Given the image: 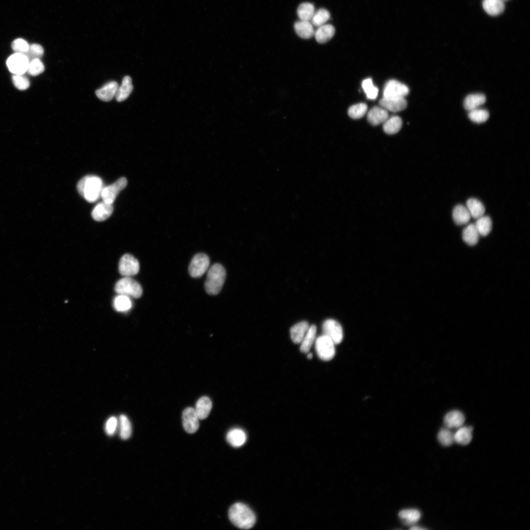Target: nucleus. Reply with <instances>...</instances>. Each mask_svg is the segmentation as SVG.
<instances>
[{"label": "nucleus", "mask_w": 530, "mask_h": 530, "mask_svg": "<svg viewBox=\"0 0 530 530\" xmlns=\"http://www.w3.org/2000/svg\"><path fill=\"white\" fill-rule=\"evenodd\" d=\"M228 516L234 525L244 530L253 528L256 521L254 512L248 506L241 503L232 505L229 510Z\"/></svg>", "instance_id": "nucleus-1"}, {"label": "nucleus", "mask_w": 530, "mask_h": 530, "mask_svg": "<svg viewBox=\"0 0 530 530\" xmlns=\"http://www.w3.org/2000/svg\"><path fill=\"white\" fill-rule=\"evenodd\" d=\"M104 188L102 180L94 175L84 177L77 185L80 195L90 203L96 202L101 197Z\"/></svg>", "instance_id": "nucleus-2"}, {"label": "nucleus", "mask_w": 530, "mask_h": 530, "mask_svg": "<svg viewBox=\"0 0 530 530\" xmlns=\"http://www.w3.org/2000/svg\"><path fill=\"white\" fill-rule=\"evenodd\" d=\"M226 271L220 264H215L208 271L205 283L206 292L211 295L218 294L223 287L226 278Z\"/></svg>", "instance_id": "nucleus-3"}, {"label": "nucleus", "mask_w": 530, "mask_h": 530, "mask_svg": "<svg viewBox=\"0 0 530 530\" xmlns=\"http://www.w3.org/2000/svg\"><path fill=\"white\" fill-rule=\"evenodd\" d=\"M114 290L118 294L136 299L140 298L143 294L141 285L134 279L128 276L118 281Z\"/></svg>", "instance_id": "nucleus-4"}, {"label": "nucleus", "mask_w": 530, "mask_h": 530, "mask_svg": "<svg viewBox=\"0 0 530 530\" xmlns=\"http://www.w3.org/2000/svg\"><path fill=\"white\" fill-rule=\"evenodd\" d=\"M335 344L328 336L323 335L315 341V348L319 357L323 361H329L335 355Z\"/></svg>", "instance_id": "nucleus-5"}, {"label": "nucleus", "mask_w": 530, "mask_h": 530, "mask_svg": "<svg viewBox=\"0 0 530 530\" xmlns=\"http://www.w3.org/2000/svg\"><path fill=\"white\" fill-rule=\"evenodd\" d=\"M29 61L23 54L16 53L8 58L7 65L14 74H23L27 72Z\"/></svg>", "instance_id": "nucleus-6"}, {"label": "nucleus", "mask_w": 530, "mask_h": 530, "mask_svg": "<svg viewBox=\"0 0 530 530\" xmlns=\"http://www.w3.org/2000/svg\"><path fill=\"white\" fill-rule=\"evenodd\" d=\"M209 265L208 256L204 254H199L193 258L190 263L189 274L193 277H200L208 270Z\"/></svg>", "instance_id": "nucleus-7"}, {"label": "nucleus", "mask_w": 530, "mask_h": 530, "mask_svg": "<svg viewBox=\"0 0 530 530\" xmlns=\"http://www.w3.org/2000/svg\"><path fill=\"white\" fill-rule=\"evenodd\" d=\"M128 183L127 179L122 178L112 184L104 187L101 194L103 201L113 204L118 195L127 186Z\"/></svg>", "instance_id": "nucleus-8"}, {"label": "nucleus", "mask_w": 530, "mask_h": 530, "mask_svg": "<svg viewBox=\"0 0 530 530\" xmlns=\"http://www.w3.org/2000/svg\"><path fill=\"white\" fill-rule=\"evenodd\" d=\"M119 270L120 274L130 277L137 274L140 270V264L137 259L129 254L124 255L121 259Z\"/></svg>", "instance_id": "nucleus-9"}, {"label": "nucleus", "mask_w": 530, "mask_h": 530, "mask_svg": "<svg viewBox=\"0 0 530 530\" xmlns=\"http://www.w3.org/2000/svg\"><path fill=\"white\" fill-rule=\"evenodd\" d=\"M324 335L329 337L336 345L340 344L343 339V331L341 326L337 321L329 319L323 325Z\"/></svg>", "instance_id": "nucleus-10"}, {"label": "nucleus", "mask_w": 530, "mask_h": 530, "mask_svg": "<svg viewBox=\"0 0 530 530\" xmlns=\"http://www.w3.org/2000/svg\"><path fill=\"white\" fill-rule=\"evenodd\" d=\"M199 420L195 408L188 407L183 411V423L187 433L193 434L198 431L200 427Z\"/></svg>", "instance_id": "nucleus-11"}, {"label": "nucleus", "mask_w": 530, "mask_h": 530, "mask_svg": "<svg viewBox=\"0 0 530 530\" xmlns=\"http://www.w3.org/2000/svg\"><path fill=\"white\" fill-rule=\"evenodd\" d=\"M408 88L400 82L391 80L385 85L384 91V97H404L409 93Z\"/></svg>", "instance_id": "nucleus-12"}, {"label": "nucleus", "mask_w": 530, "mask_h": 530, "mask_svg": "<svg viewBox=\"0 0 530 530\" xmlns=\"http://www.w3.org/2000/svg\"><path fill=\"white\" fill-rule=\"evenodd\" d=\"M381 107L387 111L397 112L404 110L407 105L404 97H384L379 102Z\"/></svg>", "instance_id": "nucleus-13"}, {"label": "nucleus", "mask_w": 530, "mask_h": 530, "mask_svg": "<svg viewBox=\"0 0 530 530\" xmlns=\"http://www.w3.org/2000/svg\"><path fill=\"white\" fill-rule=\"evenodd\" d=\"M113 211V204L103 201L95 206L92 211V217L96 221H102L108 219Z\"/></svg>", "instance_id": "nucleus-14"}, {"label": "nucleus", "mask_w": 530, "mask_h": 530, "mask_svg": "<svg viewBox=\"0 0 530 530\" xmlns=\"http://www.w3.org/2000/svg\"><path fill=\"white\" fill-rule=\"evenodd\" d=\"M389 117L388 112L382 107H374L368 113L367 119L373 126L384 124Z\"/></svg>", "instance_id": "nucleus-15"}, {"label": "nucleus", "mask_w": 530, "mask_h": 530, "mask_svg": "<svg viewBox=\"0 0 530 530\" xmlns=\"http://www.w3.org/2000/svg\"><path fill=\"white\" fill-rule=\"evenodd\" d=\"M465 422V417L461 412L452 410L448 412L444 419L446 427L448 429H458L462 426Z\"/></svg>", "instance_id": "nucleus-16"}, {"label": "nucleus", "mask_w": 530, "mask_h": 530, "mask_svg": "<svg viewBox=\"0 0 530 530\" xmlns=\"http://www.w3.org/2000/svg\"><path fill=\"white\" fill-rule=\"evenodd\" d=\"M119 85L114 81L106 84L101 89L97 90L95 94L97 97L102 101L109 102L115 96Z\"/></svg>", "instance_id": "nucleus-17"}, {"label": "nucleus", "mask_w": 530, "mask_h": 530, "mask_svg": "<svg viewBox=\"0 0 530 530\" xmlns=\"http://www.w3.org/2000/svg\"><path fill=\"white\" fill-rule=\"evenodd\" d=\"M226 439L231 446L234 447H239L246 442L247 436L242 429L235 428L231 430L228 433Z\"/></svg>", "instance_id": "nucleus-18"}, {"label": "nucleus", "mask_w": 530, "mask_h": 530, "mask_svg": "<svg viewBox=\"0 0 530 530\" xmlns=\"http://www.w3.org/2000/svg\"><path fill=\"white\" fill-rule=\"evenodd\" d=\"M212 408V402L211 399L206 396L201 398L197 402L195 410L200 420H204L208 418Z\"/></svg>", "instance_id": "nucleus-19"}, {"label": "nucleus", "mask_w": 530, "mask_h": 530, "mask_svg": "<svg viewBox=\"0 0 530 530\" xmlns=\"http://www.w3.org/2000/svg\"><path fill=\"white\" fill-rule=\"evenodd\" d=\"M483 7L485 12L491 16L501 15L505 8L503 0H484Z\"/></svg>", "instance_id": "nucleus-20"}, {"label": "nucleus", "mask_w": 530, "mask_h": 530, "mask_svg": "<svg viewBox=\"0 0 530 530\" xmlns=\"http://www.w3.org/2000/svg\"><path fill=\"white\" fill-rule=\"evenodd\" d=\"M480 234L475 224L471 223L467 225L463 230L462 238L468 245H476L479 240Z\"/></svg>", "instance_id": "nucleus-21"}, {"label": "nucleus", "mask_w": 530, "mask_h": 530, "mask_svg": "<svg viewBox=\"0 0 530 530\" xmlns=\"http://www.w3.org/2000/svg\"><path fill=\"white\" fill-rule=\"evenodd\" d=\"M486 101V96L482 93H474L467 95L463 103L464 108L468 110L480 108Z\"/></svg>", "instance_id": "nucleus-22"}, {"label": "nucleus", "mask_w": 530, "mask_h": 530, "mask_svg": "<svg viewBox=\"0 0 530 530\" xmlns=\"http://www.w3.org/2000/svg\"><path fill=\"white\" fill-rule=\"evenodd\" d=\"M132 79L127 76L124 78L122 84L118 88L115 98L118 102H122L126 100L130 95L133 90Z\"/></svg>", "instance_id": "nucleus-23"}, {"label": "nucleus", "mask_w": 530, "mask_h": 530, "mask_svg": "<svg viewBox=\"0 0 530 530\" xmlns=\"http://www.w3.org/2000/svg\"><path fill=\"white\" fill-rule=\"evenodd\" d=\"M310 328L309 323L304 321L294 325L290 329L291 337L293 343L300 344Z\"/></svg>", "instance_id": "nucleus-24"}, {"label": "nucleus", "mask_w": 530, "mask_h": 530, "mask_svg": "<svg viewBox=\"0 0 530 530\" xmlns=\"http://www.w3.org/2000/svg\"><path fill=\"white\" fill-rule=\"evenodd\" d=\"M313 25L311 21L300 20L294 24V30L297 35L302 38L309 39L314 36Z\"/></svg>", "instance_id": "nucleus-25"}, {"label": "nucleus", "mask_w": 530, "mask_h": 530, "mask_svg": "<svg viewBox=\"0 0 530 530\" xmlns=\"http://www.w3.org/2000/svg\"><path fill=\"white\" fill-rule=\"evenodd\" d=\"M335 32V28L332 25L325 24L318 27L315 32L314 36L318 42L325 43L333 37Z\"/></svg>", "instance_id": "nucleus-26"}, {"label": "nucleus", "mask_w": 530, "mask_h": 530, "mask_svg": "<svg viewBox=\"0 0 530 530\" xmlns=\"http://www.w3.org/2000/svg\"><path fill=\"white\" fill-rule=\"evenodd\" d=\"M471 216L467 208L462 205H457L453 211V218L457 225H463L469 222Z\"/></svg>", "instance_id": "nucleus-27"}, {"label": "nucleus", "mask_w": 530, "mask_h": 530, "mask_svg": "<svg viewBox=\"0 0 530 530\" xmlns=\"http://www.w3.org/2000/svg\"><path fill=\"white\" fill-rule=\"evenodd\" d=\"M454 434L455 441L457 443L467 445L473 439V428L471 427H461Z\"/></svg>", "instance_id": "nucleus-28"}, {"label": "nucleus", "mask_w": 530, "mask_h": 530, "mask_svg": "<svg viewBox=\"0 0 530 530\" xmlns=\"http://www.w3.org/2000/svg\"><path fill=\"white\" fill-rule=\"evenodd\" d=\"M466 207L469 210L471 217L477 219L484 216L485 208L483 204L479 200L471 198L466 202Z\"/></svg>", "instance_id": "nucleus-29"}, {"label": "nucleus", "mask_w": 530, "mask_h": 530, "mask_svg": "<svg viewBox=\"0 0 530 530\" xmlns=\"http://www.w3.org/2000/svg\"><path fill=\"white\" fill-rule=\"evenodd\" d=\"M402 120L398 116H393L388 117V119L384 123L383 129L387 134L393 135L398 133L402 127Z\"/></svg>", "instance_id": "nucleus-30"}, {"label": "nucleus", "mask_w": 530, "mask_h": 530, "mask_svg": "<svg viewBox=\"0 0 530 530\" xmlns=\"http://www.w3.org/2000/svg\"><path fill=\"white\" fill-rule=\"evenodd\" d=\"M317 328L315 325L310 326L308 332L301 343L300 349L302 352L307 353L311 348L315 340Z\"/></svg>", "instance_id": "nucleus-31"}, {"label": "nucleus", "mask_w": 530, "mask_h": 530, "mask_svg": "<svg viewBox=\"0 0 530 530\" xmlns=\"http://www.w3.org/2000/svg\"><path fill=\"white\" fill-rule=\"evenodd\" d=\"M475 225L480 235L482 237H486L492 229V221L489 216H483L477 219Z\"/></svg>", "instance_id": "nucleus-32"}, {"label": "nucleus", "mask_w": 530, "mask_h": 530, "mask_svg": "<svg viewBox=\"0 0 530 530\" xmlns=\"http://www.w3.org/2000/svg\"><path fill=\"white\" fill-rule=\"evenodd\" d=\"M420 512L416 509H407L401 511L399 513V517L402 519L406 524H414L418 522L421 518Z\"/></svg>", "instance_id": "nucleus-33"}, {"label": "nucleus", "mask_w": 530, "mask_h": 530, "mask_svg": "<svg viewBox=\"0 0 530 530\" xmlns=\"http://www.w3.org/2000/svg\"><path fill=\"white\" fill-rule=\"evenodd\" d=\"M469 119L476 124H482L487 122L490 117L489 111L480 108L469 111Z\"/></svg>", "instance_id": "nucleus-34"}, {"label": "nucleus", "mask_w": 530, "mask_h": 530, "mask_svg": "<svg viewBox=\"0 0 530 530\" xmlns=\"http://www.w3.org/2000/svg\"><path fill=\"white\" fill-rule=\"evenodd\" d=\"M132 306V302L129 297L122 294H119L113 301L114 309L117 311H127L131 309Z\"/></svg>", "instance_id": "nucleus-35"}, {"label": "nucleus", "mask_w": 530, "mask_h": 530, "mask_svg": "<svg viewBox=\"0 0 530 530\" xmlns=\"http://www.w3.org/2000/svg\"><path fill=\"white\" fill-rule=\"evenodd\" d=\"M315 12L314 6L310 3L301 4L297 10L298 15L301 20L307 21L311 20Z\"/></svg>", "instance_id": "nucleus-36"}, {"label": "nucleus", "mask_w": 530, "mask_h": 530, "mask_svg": "<svg viewBox=\"0 0 530 530\" xmlns=\"http://www.w3.org/2000/svg\"><path fill=\"white\" fill-rule=\"evenodd\" d=\"M330 18L329 12L326 9H321L315 12L311 20V23L313 26L319 27L326 24Z\"/></svg>", "instance_id": "nucleus-37"}, {"label": "nucleus", "mask_w": 530, "mask_h": 530, "mask_svg": "<svg viewBox=\"0 0 530 530\" xmlns=\"http://www.w3.org/2000/svg\"><path fill=\"white\" fill-rule=\"evenodd\" d=\"M367 110V105L361 103L351 106L348 110V114L352 119H359L365 116Z\"/></svg>", "instance_id": "nucleus-38"}, {"label": "nucleus", "mask_w": 530, "mask_h": 530, "mask_svg": "<svg viewBox=\"0 0 530 530\" xmlns=\"http://www.w3.org/2000/svg\"><path fill=\"white\" fill-rule=\"evenodd\" d=\"M121 438L124 440L128 439L131 436L132 427L130 421L127 416L121 415L120 418Z\"/></svg>", "instance_id": "nucleus-39"}, {"label": "nucleus", "mask_w": 530, "mask_h": 530, "mask_svg": "<svg viewBox=\"0 0 530 530\" xmlns=\"http://www.w3.org/2000/svg\"><path fill=\"white\" fill-rule=\"evenodd\" d=\"M438 438L440 443L446 447L451 446L455 442L454 434L448 428L442 429Z\"/></svg>", "instance_id": "nucleus-40"}, {"label": "nucleus", "mask_w": 530, "mask_h": 530, "mask_svg": "<svg viewBox=\"0 0 530 530\" xmlns=\"http://www.w3.org/2000/svg\"><path fill=\"white\" fill-rule=\"evenodd\" d=\"M362 86L368 99L374 100L377 97L379 90L374 85L371 78L365 80L363 82Z\"/></svg>", "instance_id": "nucleus-41"}, {"label": "nucleus", "mask_w": 530, "mask_h": 530, "mask_svg": "<svg viewBox=\"0 0 530 530\" xmlns=\"http://www.w3.org/2000/svg\"><path fill=\"white\" fill-rule=\"evenodd\" d=\"M44 70L43 64L37 58L29 62L27 72L30 75L36 76L42 73Z\"/></svg>", "instance_id": "nucleus-42"}, {"label": "nucleus", "mask_w": 530, "mask_h": 530, "mask_svg": "<svg viewBox=\"0 0 530 530\" xmlns=\"http://www.w3.org/2000/svg\"><path fill=\"white\" fill-rule=\"evenodd\" d=\"M24 54L30 62L34 59H40L44 54V49L39 44H33L29 46L28 51Z\"/></svg>", "instance_id": "nucleus-43"}, {"label": "nucleus", "mask_w": 530, "mask_h": 530, "mask_svg": "<svg viewBox=\"0 0 530 530\" xmlns=\"http://www.w3.org/2000/svg\"><path fill=\"white\" fill-rule=\"evenodd\" d=\"M13 82L15 86L20 91L28 89L30 85L28 79L23 74H14Z\"/></svg>", "instance_id": "nucleus-44"}, {"label": "nucleus", "mask_w": 530, "mask_h": 530, "mask_svg": "<svg viewBox=\"0 0 530 530\" xmlns=\"http://www.w3.org/2000/svg\"><path fill=\"white\" fill-rule=\"evenodd\" d=\"M29 46L27 41L22 38L17 39L12 43L13 49L18 53L24 54L28 51Z\"/></svg>", "instance_id": "nucleus-45"}, {"label": "nucleus", "mask_w": 530, "mask_h": 530, "mask_svg": "<svg viewBox=\"0 0 530 530\" xmlns=\"http://www.w3.org/2000/svg\"><path fill=\"white\" fill-rule=\"evenodd\" d=\"M117 425V420L115 417H111L106 422L105 430L109 436H112L116 430Z\"/></svg>", "instance_id": "nucleus-46"}, {"label": "nucleus", "mask_w": 530, "mask_h": 530, "mask_svg": "<svg viewBox=\"0 0 530 530\" xmlns=\"http://www.w3.org/2000/svg\"><path fill=\"white\" fill-rule=\"evenodd\" d=\"M410 530H425V529L423 528H421V527H416L415 526V527H412L410 529Z\"/></svg>", "instance_id": "nucleus-47"}, {"label": "nucleus", "mask_w": 530, "mask_h": 530, "mask_svg": "<svg viewBox=\"0 0 530 530\" xmlns=\"http://www.w3.org/2000/svg\"><path fill=\"white\" fill-rule=\"evenodd\" d=\"M308 358L309 360H311L313 358V355L312 353H310L308 356Z\"/></svg>", "instance_id": "nucleus-48"}, {"label": "nucleus", "mask_w": 530, "mask_h": 530, "mask_svg": "<svg viewBox=\"0 0 530 530\" xmlns=\"http://www.w3.org/2000/svg\"><path fill=\"white\" fill-rule=\"evenodd\" d=\"M503 1H505V0H503Z\"/></svg>", "instance_id": "nucleus-49"}]
</instances>
